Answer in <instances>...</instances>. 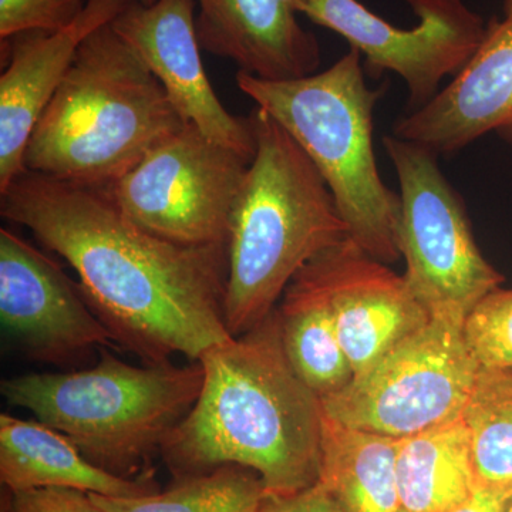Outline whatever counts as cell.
<instances>
[{
  "label": "cell",
  "instance_id": "603a6c76",
  "mask_svg": "<svg viewBox=\"0 0 512 512\" xmlns=\"http://www.w3.org/2000/svg\"><path fill=\"white\" fill-rule=\"evenodd\" d=\"M463 335L480 369L512 370V288H497L471 309Z\"/></svg>",
  "mask_w": 512,
  "mask_h": 512
},
{
  "label": "cell",
  "instance_id": "52a82bcc",
  "mask_svg": "<svg viewBox=\"0 0 512 512\" xmlns=\"http://www.w3.org/2000/svg\"><path fill=\"white\" fill-rule=\"evenodd\" d=\"M383 147L399 178L404 278L431 318L464 322L504 276L481 254L466 205L440 170L439 156L393 134L383 137Z\"/></svg>",
  "mask_w": 512,
  "mask_h": 512
},
{
  "label": "cell",
  "instance_id": "9c48e42d",
  "mask_svg": "<svg viewBox=\"0 0 512 512\" xmlns=\"http://www.w3.org/2000/svg\"><path fill=\"white\" fill-rule=\"evenodd\" d=\"M254 156L185 124L107 192L124 215L177 244H228L229 218Z\"/></svg>",
  "mask_w": 512,
  "mask_h": 512
},
{
  "label": "cell",
  "instance_id": "44dd1931",
  "mask_svg": "<svg viewBox=\"0 0 512 512\" xmlns=\"http://www.w3.org/2000/svg\"><path fill=\"white\" fill-rule=\"evenodd\" d=\"M461 417L478 487L512 493V370H478Z\"/></svg>",
  "mask_w": 512,
  "mask_h": 512
},
{
  "label": "cell",
  "instance_id": "5b68a950",
  "mask_svg": "<svg viewBox=\"0 0 512 512\" xmlns=\"http://www.w3.org/2000/svg\"><path fill=\"white\" fill-rule=\"evenodd\" d=\"M237 86L311 158L348 227V238L390 265L402 258V201L377 167L375 107L384 89H370L362 55L350 47L329 69L293 80L239 72Z\"/></svg>",
  "mask_w": 512,
  "mask_h": 512
},
{
  "label": "cell",
  "instance_id": "7c38bea8",
  "mask_svg": "<svg viewBox=\"0 0 512 512\" xmlns=\"http://www.w3.org/2000/svg\"><path fill=\"white\" fill-rule=\"evenodd\" d=\"M302 269L329 303L355 376L431 320L404 275L352 239L325 249Z\"/></svg>",
  "mask_w": 512,
  "mask_h": 512
},
{
  "label": "cell",
  "instance_id": "d4e9b609",
  "mask_svg": "<svg viewBox=\"0 0 512 512\" xmlns=\"http://www.w3.org/2000/svg\"><path fill=\"white\" fill-rule=\"evenodd\" d=\"M8 512H107L92 494L73 488L43 487L10 493Z\"/></svg>",
  "mask_w": 512,
  "mask_h": 512
},
{
  "label": "cell",
  "instance_id": "5bb4252c",
  "mask_svg": "<svg viewBox=\"0 0 512 512\" xmlns=\"http://www.w3.org/2000/svg\"><path fill=\"white\" fill-rule=\"evenodd\" d=\"M490 133L512 144V16L488 22L483 42L464 69L393 126V136L439 157Z\"/></svg>",
  "mask_w": 512,
  "mask_h": 512
},
{
  "label": "cell",
  "instance_id": "8992f818",
  "mask_svg": "<svg viewBox=\"0 0 512 512\" xmlns=\"http://www.w3.org/2000/svg\"><path fill=\"white\" fill-rule=\"evenodd\" d=\"M96 366L63 373H28L0 383L10 406L22 407L64 434L94 466L130 478L160 451L190 413L204 367L173 362L131 366L106 349Z\"/></svg>",
  "mask_w": 512,
  "mask_h": 512
},
{
  "label": "cell",
  "instance_id": "d6986e66",
  "mask_svg": "<svg viewBox=\"0 0 512 512\" xmlns=\"http://www.w3.org/2000/svg\"><path fill=\"white\" fill-rule=\"evenodd\" d=\"M397 483L406 512H450L477 483L463 417L397 439Z\"/></svg>",
  "mask_w": 512,
  "mask_h": 512
},
{
  "label": "cell",
  "instance_id": "7402d4cb",
  "mask_svg": "<svg viewBox=\"0 0 512 512\" xmlns=\"http://www.w3.org/2000/svg\"><path fill=\"white\" fill-rule=\"evenodd\" d=\"M107 512H259L266 493L254 471L222 466L180 478L164 493L117 498L92 494Z\"/></svg>",
  "mask_w": 512,
  "mask_h": 512
},
{
  "label": "cell",
  "instance_id": "f1b7e54d",
  "mask_svg": "<svg viewBox=\"0 0 512 512\" xmlns=\"http://www.w3.org/2000/svg\"><path fill=\"white\" fill-rule=\"evenodd\" d=\"M136 2L141 3V5L144 6H150L153 5V3H156L157 0H136Z\"/></svg>",
  "mask_w": 512,
  "mask_h": 512
},
{
  "label": "cell",
  "instance_id": "7a4b0ae2",
  "mask_svg": "<svg viewBox=\"0 0 512 512\" xmlns=\"http://www.w3.org/2000/svg\"><path fill=\"white\" fill-rule=\"evenodd\" d=\"M198 362L200 397L161 447L175 476L244 467L274 497L318 483L325 412L288 362L276 309Z\"/></svg>",
  "mask_w": 512,
  "mask_h": 512
},
{
  "label": "cell",
  "instance_id": "30bf717a",
  "mask_svg": "<svg viewBox=\"0 0 512 512\" xmlns=\"http://www.w3.org/2000/svg\"><path fill=\"white\" fill-rule=\"evenodd\" d=\"M420 22L406 30L390 25L359 0H303V15L338 33L365 57L370 73H396L409 92V111L440 92L477 52L488 22L464 0H406Z\"/></svg>",
  "mask_w": 512,
  "mask_h": 512
},
{
  "label": "cell",
  "instance_id": "9a60e30c",
  "mask_svg": "<svg viewBox=\"0 0 512 512\" xmlns=\"http://www.w3.org/2000/svg\"><path fill=\"white\" fill-rule=\"evenodd\" d=\"M131 2L87 0L79 18L66 28L20 33L6 40L8 66L0 76V194L25 173L30 137L79 47L96 30L110 25Z\"/></svg>",
  "mask_w": 512,
  "mask_h": 512
},
{
  "label": "cell",
  "instance_id": "484cf974",
  "mask_svg": "<svg viewBox=\"0 0 512 512\" xmlns=\"http://www.w3.org/2000/svg\"><path fill=\"white\" fill-rule=\"evenodd\" d=\"M259 512H343L335 498L322 484L291 495H266Z\"/></svg>",
  "mask_w": 512,
  "mask_h": 512
},
{
  "label": "cell",
  "instance_id": "277c9868",
  "mask_svg": "<svg viewBox=\"0 0 512 512\" xmlns=\"http://www.w3.org/2000/svg\"><path fill=\"white\" fill-rule=\"evenodd\" d=\"M185 124L156 76L110 23L77 50L30 137L26 171L106 188Z\"/></svg>",
  "mask_w": 512,
  "mask_h": 512
},
{
  "label": "cell",
  "instance_id": "ffe728a7",
  "mask_svg": "<svg viewBox=\"0 0 512 512\" xmlns=\"http://www.w3.org/2000/svg\"><path fill=\"white\" fill-rule=\"evenodd\" d=\"M282 345L292 369L320 400L345 389L355 373L340 345L325 295L303 269L276 308Z\"/></svg>",
  "mask_w": 512,
  "mask_h": 512
},
{
  "label": "cell",
  "instance_id": "ac0fdd59",
  "mask_svg": "<svg viewBox=\"0 0 512 512\" xmlns=\"http://www.w3.org/2000/svg\"><path fill=\"white\" fill-rule=\"evenodd\" d=\"M396 454L397 439L350 429L325 414L319 483L343 512H406Z\"/></svg>",
  "mask_w": 512,
  "mask_h": 512
},
{
  "label": "cell",
  "instance_id": "f546056e",
  "mask_svg": "<svg viewBox=\"0 0 512 512\" xmlns=\"http://www.w3.org/2000/svg\"><path fill=\"white\" fill-rule=\"evenodd\" d=\"M504 512H512V500L510 501V504H508V507L505 508Z\"/></svg>",
  "mask_w": 512,
  "mask_h": 512
},
{
  "label": "cell",
  "instance_id": "3957f363",
  "mask_svg": "<svg viewBox=\"0 0 512 512\" xmlns=\"http://www.w3.org/2000/svg\"><path fill=\"white\" fill-rule=\"evenodd\" d=\"M248 117L255 156L229 218L224 315L234 338L278 308L303 266L348 238L311 158L264 110Z\"/></svg>",
  "mask_w": 512,
  "mask_h": 512
},
{
  "label": "cell",
  "instance_id": "6da1fadb",
  "mask_svg": "<svg viewBox=\"0 0 512 512\" xmlns=\"http://www.w3.org/2000/svg\"><path fill=\"white\" fill-rule=\"evenodd\" d=\"M0 214L29 228L77 272L114 340L146 365L198 362L234 338L225 325L228 244H177L119 210L106 188L25 171L0 194Z\"/></svg>",
  "mask_w": 512,
  "mask_h": 512
},
{
  "label": "cell",
  "instance_id": "4fadbf2b",
  "mask_svg": "<svg viewBox=\"0 0 512 512\" xmlns=\"http://www.w3.org/2000/svg\"><path fill=\"white\" fill-rule=\"evenodd\" d=\"M111 28L156 76L185 123L222 146L255 156L249 117L229 113L205 73L195 0H157L150 6L133 0Z\"/></svg>",
  "mask_w": 512,
  "mask_h": 512
},
{
  "label": "cell",
  "instance_id": "cb8c5ba5",
  "mask_svg": "<svg viewBox=\"0 0 512 512\" xmlns=\"http://www.w3.org/2000/svg\"><path fill=\"white\" fill-rule=\"evenodd\" d=\"M87 0H0L2 42L26 32H55L69 26Z\"/></svg>",
  "mask_w": 512,
  "mask_h": 512
},
{
  "label": "cell",
  "instance_id": "8fae6325",
  "mask_svg": "<svg viewBox=\"0 0 512 512\" xmlns=\"http://www.w3.org/2000/svg\"><path fill=\"white\" fill-rule=\"evenodd\" d=\"M0 322L23 355L50 365H72L116 342L80 285L6 228L0 229Z\"/></svg>",
  "mask_w": 512,
  "mask_h": 512
},
{
  "label": "cell",
  "instance_id": "4316f807",
  "mask_svg": "<svg viewBox=\"0 0 512 512\" xmlns=\"http://www.w3.org/2000/svg\"><path fill=\"white\" fill-rule=\"evenodd\" d=\"M511 500L512 493L477 485L473 494L450 512H504Z\"/></svg>",
  "mask_w": 512,
  "mask_h": 512
},
{
  "label": "cell",
  "instance_id": "ba28073f",
  "mask_svg": "<svg viewBox=\"0 0 512 512\" xmlns=\"http://www.w3.org/2000/svg\"><path fill=\"white\" fill-rule=\"evenodd\" d=\"M463 323L431 318L352 382L322 400L329 419L350 429L403 439L457 419L478 370Z\"/></svg>",
  "mask_w": 512,
  "mask_h": 512
},
{
  "label": "cell",
  "instance_id": "83f0119b",
  "mask_svg": "<svg viewBox=\"0 0 512 512\" xmlns=\"http://www.w3.org/2000/svg\"><path fill=\"white\" fill-rule=\"evenodd\" d=\"M505 16H512V0H504Z\"/></svg>",
  "mask_w": 512,
  "mask_h": 512
},
{
  "label": "cell",
  "instance_id": "e0dca14e",
  "mask_svg": "<svg viewBox=\"0 0 512 512\" xmlns=\"http://www.w3.org/2000/svg\"><path fill=\"white\" fill-rule=\"evenodd\" d=\"M0 481L10 493L62 487L131 498L156 493L146 480H133L94 466L72 441L42 421L0 414Z\"/></svg>",
  "mask_w": 512,
  "mask_h": 512
},
{
  "label": "cell",
  "instance_id": "2e32d148",
  "mask_svg": "<svg viewBox=\"0 0 512 512\" xmlns=\"http://www.w3.org/2000/svg\"><path fill=\"white\" fill-rule=\"evenodd\" d=\"M195 28L201 49L231 60L239 72L264 80L311 76L320 66V46L303 29V0H197Z\"/></svg>",
  "mask_w": 512,
  "mask_h": 512
}]
</instances>
